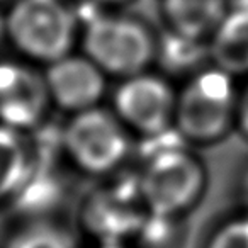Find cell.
Segmentation results:
<instances>
[{"label":"cell","mask_w":248,"mask_h":248,"mask_svg":"<svg viewBox=\"0 0 248 248\" xmlns=\"http://www.w3.org/2000/svg\"><path fill=\"white\" fill-rule=\"evenodd\" d=\"M141 145L136 179L146 211L156 216L186 219L207 192L206 163L175 129L141 140Z\"/></svg>","instance_id":"1"},{"label":"cell","mask_w":248,"mask_h":248,"mask_svg":"<svg viewBox=\"0 0 248 248\" xmlns=\"http://www.w3.org/2000/svg\"><path fill=\"white\" fill-rule=\"evenodd\" d=\"M236 77L207 63L177 89L173 129L190 146H211L234 133L240 85Z\"/></svg>","instance_id":"2"},{"label":"cell","mask_w":248,"mask_h":248,"mask_svg":"<svg viewBox=\"0 0 248 248\" xmlns=\"http://www.w3.org/2000/svg\"><path fill=\"white\" fill-rule=\"evenodd\" d=\"M80 51L109 78H126L156 63L158 36L135 16L97 5L80 17Z\"/></svg>","instance_id":"3"},{"label":"cell","mask_w":248,"mask_h":248,"mask_svg":"<svg viewBox=\"0 0 248 248\" xmlns=\"http://www.w3.org/2000/svg\"><path fill=\"white\" fill-rule=\"evenodd\" d=\"M4 14L11 48L38 66L63 58L78 43L80 19L66 0H12Z\"/></svg>","instance_id":"4"},{"label":"cell","mask_w":248,"mask_h":248,"mask_svg":"<svg viewBox=\"0 0 248 248\" xmlns=\"http://www.w3.org/2000/svg\"><path fill=\"white\" fill-rule=\"evenodd\" d=\"M58 150L77 172L106 179L121 172L133 152V135L110 107L72 114L58 133Z\"/></svg>","instance_id":"5"},{"label":"cell","mask_w":248,"mask_h":248,"mask_svg":"<svg viewBox=\"0 0 248 248\" xmlns=\"http://www.w3.org/2000/svg\"><path fill=\"white\" fill-rule=\"evenodd\" d=\"M97 184L78 204V231L92 243H131L143 226L148 211L141 199L136 172L123 170Z\"/></svg>","instance_id":"6"},{"label":"cell","mask_w":248,"mask_h":248,"mask_svg":"<svg viewBox=\"0 0 248 248\" xmlns=\"http://www.w3.org/2000/svg\"><path fill=\"white\" fill-rule=\"evenodd\" d=\"M177 89L165 73L152 68L117 80L110 93V109L140 140L173 129Z\"/></svg>","instance_id":"7"},{"label":"cell","mask_w":248,"mask_h":248,"mask_svg":"<svg viewBox=\"0 0 248 248\" xmlns=\"http://www.w3.org/2000/svg\"><path fill=\"white\" fill-rule=\"evenodd\" d=\"M53 109L43 66L24 58H0V124L32 135Z\"/></svg>","instance_id":"8"},{"label":"cell","mask_w":248,"mask_h":248,"mask_svg":"<svg viewBox=\"0 0 248 248\" xmlns=\"http://www.w3.org/2000/svg\"><path fill=\"white\" fill-rule=\"evenodd\" d=\"M53 107L68 116L102 106L109 77L82 51H72L43 66Z\"/></svg>","instance_id":"9"},{"label":"cell","mask_w":248,"mask_h":248,"mask_svg":"<svg viewBox=\"0 0 248 248\" xmlns=\"http://www.w3.org/2000/svg\"><path fill=\"white\" fill-rule=\"evenodd\" d=\"M230 7V0H160L165 29L207 43Z\"/></svg>","instance_id":"10"},{"label":"cell","mask_w":248,"mask_h":248,"mask_svg":"<svg viewBox=\"0 0 248 248\" xmlns=\"http://www.w3.org/2000/svg\"><path fill=\"white\" fill-rule=\"evenodd\" d=\"M38 165L31 135L0 124V206L16 199Z\"/></svg>","instance_id":"11"},{"label":"cell","mask_w":248,"mask_h":248,"mask_svg":"<svg viewBox=\"0 0 248 248\" xmlns=\"http://www.w3.org/2000/svg\"><path fill=\"white\" fill-rule=\"evenodd\" d=\"M209 58L236 78L248 77V7L231 5L209 39Z\"/></svg>","instance_id":"12"},{"label":"cell","mask_w":248,"mask_h":248,"mask_svg":"<svg viewBox=\"0 0 248 248\" xmlns=\"http://www.w3.org/2000/svg\"><path fill=\"white\" fill-rule=\"evenodd\" d=\"M211 62L209 43L197 41L186 36H180L165 29L158 36V49H156V63L162 66L163 72L175 73V75L189 77L196 70L202 68Z\"/></svg>","instance_id":"13"},{"label":"cell","mask_w":248,"mask_h":248,"mask_svg":"<svg viewBox=\"0 0 248 248\" xmlns=\"http://www.w3.org/2000/svg\"><path fill=\"white\" fill-rule=\"evenodd\" d=\"M4 248H80L75 231L51 217H31L19 224Z\"/></svg>","instance_id":"14"},{"label":"cell","mask_w":248,"mask_h":248,"mask_svg":"<svg viewBox=\"0 0 248 248\" xmlns=\"http://www.w3.org/2000/svg\"><path fill=\"white\" fill-rule=\"evenodd\" d=\"M184 219L150 214L131 241L136 248H179L182 245Z\"/></svg>","instance_id":"15"},{"label":"cell","mask_w":248,"mask_h":248,"mask_svg":"<svg viewBox=\"0 0 248 248\" xmlns=\"http://www.w3.org/2000/svg\"><path fill=\"white\" fill-rule=\"evenodd\" d=\"M202 248H248V209L221 217L207 230Z\"/></svg>","instance_id":"16"},{"label":"cell","mask_w":248,"mask_h":248,"mask_svg":"<svg viewBox=\"0 0 248 248\" xmlns=\"http://www.w3.org/2000/svg\"><path fill=\"white\" fill-rule=\"evenodd\" d=\"M234 133H238L245 141H248V77H245V82L240 85Z\"/></svg>","instance_id":"17"},{"label":"cell","mask_w":248,"mask_h":248,"mask_svg":"<svg viewBox=\"0 0 248 248\" xmlns=\"http://www.w3.org/2000/svg\"><path fill=\"white\" fill-rule=\"evenodd\" d=\"M234 192H236L240 207L248 209V162L238 172L236 184H234Z\"/></svg>","instance_id":"18"},{"label":"cell","mask_w":248,"mask_h":248,"mask_svg":"<svg viewBox=\"0 0 248 248\" xmlns=\"http://www.w3.org/2000/svg\"><path fill=\"white\" fill-rule=\"evenodd\" d=\"M90 248H136L133 243H124V241H107V243H92Z\"/></svg>","instance_id":"19"},{"label":"cell","mask_w":248,"mask_h":248,"mask_svg":"<svg viewBox=\"0 0 248 248\" xmlns=\"http://www.w3.org/2000/svg\"><path fill=\"white\" fill-rule=\"evenodd\" d=\"M92 4L99 5V7H104V9H110V7H117V5H123L129 0H89Z\"/></svg>","instance_id":"20"},{"label":"cell","mask_w":248,"mask_h":248,"mask_svg":"<svg viewBox=\"0 0 248 248\" xmlns=\"http://www.w3.org/2000/svg\"><path fill=\"white\" fill-rule=\"evenodd\" d=\"M2 43H7V38H5V14L0 11V45Z\"/></svg>","instance_id":"21"},{"label":"cell","mask_w":248,"mask_h":248,"mask_svg":"<svg viewBox=\"0 0 248 248\" xmlns=\"http://www.w3.org/2000/svg\"><path fill=\"white\" fill-rule=\"evenodd\" d=\"M4 2H12V0H0V5L4 4Z\"/></svg>","instance_id":"22"}]
</instances>
